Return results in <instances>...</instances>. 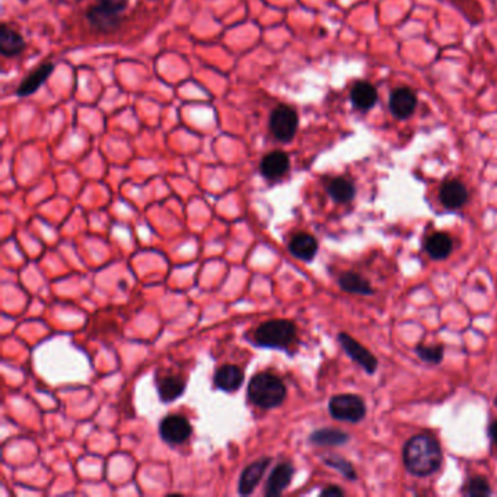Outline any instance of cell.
Returning <instances> with one entry per match:
<instances>
[{"label": "cell", "instance_id": "obj_1", "mask_svg": "<svg viewBox=\"0 0 497 497\" xmlns=\"http://www.w3.org/2000/svg\"><path fill=\"white\" fill-rule=\"evenodd\" d=\"M402 458L410 473L425 477L439 468L442 450L439 443L429 434H417L404 446Z\"/></svg>", "mask_w": 497, "mask_h": 497}, {"label": "cell", "instance_id": "obj_2", "mask_svg": "<svg viewBox=\"0 0 497 497\" xmlns=\"http://www.w3.org/2000/svg\"><path fill=\"white\" fill-rule=\"evenodd\" d=\"M286 393L283 381L269 372L254 375L248 384V397L261 409L278 407L285 401Z\"/></svg>", "mask_w": 497, "mask_h": 497}, {"label": "cell", "instance_id": "obj_3", "mask_svg": "<svg viewBox=\"0 0 497 497\" xmlns=\"http://www.w3.org/2000/svg\"><path fill=\"white\" fill-rule=\"evenodd\" d=\"M127 0H97L86 10V19L98 33L110 34L121 25Z\"/></svg>", "mask_w": 497, "mask_h": 497}, {"label": "cell", "instance_id": "obj_4", "mask_svg": "<svg viewBox=\"0 0 497 497\" xmlns=\"http://www.w3.org/2000/svg\"><path fill=\"white\" fill-rule=\"evenodd\" d=\"M297 337V325L289 320L262 322L254 331V340L264 347H285Z\"/></svg>", "mask_w": 497, "mask_h": 497}, {"label": "cell", "instance_id": "obj_5", "mask_svg": "<svg viewBox=\"0 0 497 497\" xmlns=\"http://www.w3.org/2000/svg\"><path fill=\"white\" fill-rule=\"evenodd\" d=\"M269 126L278 142L287 143L297 134L299 126L298 113L289 105H278L270 114Z\"/></svg>", "mask_w": 497, "mask_h": 497}, {"label": "cell", "instance_id": "obj_6", "mask_svg": "<svg viewBox=\"0 0 497 497\" xmlns=\"http://www.w3.org/2000/svg\"><path fill=\"white\" fill-rule=\"evenodd\" d=\"M329 410L337 420L352 423L361 422L366 414V406L363 400L352 394L333 397L329 404Z\"/></svg>", "mask_w": 497, "mask_h": 497}, {"label": "cell", "instance_id": "obj_7", "mask_svg": "<svg viewBox=\"0 0 497 497\" xmlns=\"http://www.w3.org/2000/svg\"><path fill=\"white\" fill-rule=\"evenodd\" d=\"M159 433L165 442L171 445H180L191 436L193 427L185 417L171 414L161 422Z\"/></svg>", "mask_w": 497, "mask_h": 497}, {"label": "cell", "instance_id": "obj_8", "mask_svg": "<svg viewBox=\"0 0 497 497\" xmlns=\"http://www.w3.org/2000/svg\"><path fill=\"white\" fill-rule=\"evenodd\" d=\"M338 340L341 346L346 350V353L352 357L354 362L359 363L366 372L369 374H374L377 366H378V361L374 357L369 350H366L359 341H356L354 338H352L349 334L341 333L338 336Z\"/></svg>", "mask_w": 497, "mask_h": 497}, {"label": "cell", "instance_id": "obj_9", "mask_svg": "<svg viewBox=\"0 0 497 497\" xmlns=\"http://www.w3.org/2000/svg\"><path fill=\"white\" fill-rule=\"evenodd\" d=\"M417 105L416 92L410 88H397L390 97V110L397 118H409Z\"/></svg>", "mask_w": 497, "mask_h": 497}, {"label": "cell", "instance_id": "obj_10", "mask_svg": "<svg viewBox=\"0 0 497 497\" xmlns=\"http://www.w3.org/2000/svg\"><path fill=\"white\" fill-rule=\"evenodd\" d=\"M271 459L270 458H261L253 464L245 467V470L241 474L239 478V493L242 496H248L254 491V489L258 486V483L261 481L264 473L269 468Z\"/></svg>", "mask_w": 497, "mask_h": 497}, {"label": "cell", "instance_id": "obj_11", "mask_svg": "<svg viewBox=\"0 0 497 497\" xmlns=\"http://www.w3.org/2000/svg\"><path fill=\"white\" fill-rule=\"evenodd\" d=\"M289 166L290 161L287 155L282 150H273L262 158L260 171L267 180H277L287 173Z\"/></svg>", "mask_w": 497, "mask_h": 497}, {"label": "cell", "instance_id": "obj_12", "mask_svg": "<svg viewBox=\"0 0 497 497\" xmlns=\"http://www.w3.org/2000/svg\"><path fill=\"white\" fill-rule=\"evenodd\" d=\"M439 198L445 207L459 209L465 203H467L468 191H467V189H465V185L457 180L446 181L441 187Z\"/></svg>", "mask_w": 497, "mask_h": 497}, {"label": "cell", "instance_id": "obj_13", "mask_svg": "<svg viewBox=\"0 0 497 497\" xmlns=\"http://www.w3.org/2000/svg\"><path fill=\"white\" fill-rule=\"evenodd\" d=\"M244 382V372L235 365H223L216 370L214 384L226 393L238 391Z\"/></svg>", "mask_w": 497, "mask_h": 497}, {"label": "cell", "instance_id": "obj_14", "mask_svg": "<svg viewBox=\"0 0 497 497\" xmlns=\"http://www.w3.org/2000/svg\"><path fill=\"white\" fill-rule=\"evenodd\" d=\"M350 100L354 105V108L361 111H368L374 106L378 101V92L377 88L365 81L356 82L352 88L350 92Z\"/></svg>", "mask_w": 497, "mask_h": 497}, {"label": "cell", "instance_id": "obj_15", "mask_svg": "<svg viewBox=\"0 0 497 497\" xmlns=\"http://www.w3.org/2000/svg\"><path fill=\"white\" fill-rule=\"evenodd\" d=\"M293 473H294V470L290 464H287V462L278 464L277 467L271 471V474L267 480L266 494L270 497L281 496L287 489L290 480L293 477Z\"/></svg>", "mask_w": 497, "mask_h": 497}, {"label": "cell", "instance_id": "obj_16", "mask_svg": "<svg viewBox=\"0 0 497 497\" xmlns=\"http://www.w3.org/2000/svg\"><path fill=\"white\" fill-rule=\"evenodd\" d=\"M25 41L22 36L13 28L3 24L0 26V52L5 57L18 56L25 50Z\"/></svg>", "mask_w": 497, "mask_h": 497}, {"label": "cell", "instance_id": "obj_17", "mask_svg": "<svg viewBox=\"0 0 497 497\" xmlns=\"http://www.w3.org/2000/svg\"><path fill=\"white\" fill-rule=\"evenodd\" d=\"M54 65L53 63H44L40 66L37 70H34L31 74H28L22 84L19 85L17 95L18 97H29L33 95L36 90L40 89V86L49 79V76L53 73Z\"/></svg>", "mask_w": 497, "mask_h": 497}, {"label": "cell", "instance_id": "obj_18", "mask_svg": "<svg viewBox=\"0 0 497 497\" xmlns=\"http://www.w3.org/2000/svg\"><path fill=\"white\" fill-rule=\"evenodd\" d=\"M290 253L303 261H313L318 251L317 239L309 234H298L294 235L289 244Z\"/></svg>", "mask_w": 497, "mask_h": 497}, {"label": "cell", "instance_id": "obj_19", "mask_svg": "<svg viewBox=\"0 0 497 497\" xmlns=\"http://www.w3.org/2000/svg\"><path fill=\"white\" fill-rule=\"evenodd\" d=\"M185 382L175 375L165 377L158 382V394L164 402H173L184 394Z\"/></svg>", "mask_w": 497, "mask_h": 497}, {"label": "cell", "instance_id": "obj_20", "mask_svg": "<svg viewBox=\"0 0 497 497\" xmlns=\"http://www.w3.org/2000/svg\"><path fill=\"white\" fill-rule=\"evenodd\" d=\"M426 250L432 258L443 260L452 251V239L449 235L438 232V234H433L427 238Z\"/></svg>", "mask_w": 497, "mask_h": 497}, {"label": "cell", "instance_id": "obj_21", "mask_svg": "<svg viewBox=\"0 0 497 497\" xmlns=\"http://www.w3.org/2000/svg\"><path fill=\"white\" fill-rule=\"evenodd\" d=\"M329 194L337 203H349L354 198L356 189L352 181L346 178H334L327 187Z\"/></svg>", "mask_w": 497, "mask_h": 497}, {"label": "cell", "instance_id": "obj_22", "mask_svg": "<svg viewBox=\"0 0 497 497\" xmlns=\"http://www.w3.org/2000/svg\"><path fill=\"white\" fill-rule=\"evenodd\" d=\"M349 441V434L338 429H321L310 434V442L322 446H337Z\"/></svg>", "mask_w": 497, "mask_h": 497}, {"label": "cell", "instance_id": "obj_23", "mask_svg": "<svg viewBox=\"0 0 497 497\" xmlns=\"http://www.w3.org/2000/svg\"><path fill=\"white\" fill-rule=\"evenodd\" d=\"M341 289L350 292V293H357V294H372L374 290L370 287V283L359 274L354 273H346L340 277L338 281Z\"/></svg>", "mask_w": 497, "mask_h": 497}, {"label": "cell", "instance_id": "obj_24", "mask_svg": "<svg viewBox=\"0 0 497 497\" xmlns=\"http://www.w3.org/2000/svg\"><path fill=\"white\" fill-rule=\"evenodd\" d=\"M416 353L418 357L430 363H439L443 357V349L441 346H418Z\"/></svg>", "mask_w": 497, "mask_h": 497}, {"label": "cell", "instance_id": "obj_25", "mask_svg": "<svg viewBox=\"0 0 497 497\" xmlns=\"http://www.w3.org/2000/svg\"><path fill=\"white\" fill-rule=\"evenodd\" d=\"M490 493H491V490H490V486H489L486 478H481V477L473 478L467 486L468 496H489Z\"/></svg>", "mask_w": 497, "mask_h": 497}, {"label": "cell", "instance_id": "obj_26", "mask_svg": "<svg viewBox=\"0 0 497 497\" xmlns=\"http://www.w3.org/2000/svg\"><path fill=\"white\" fill-rule=\"evenodd\" d=\"M325 464L330 465V467L338 470L341 474H343L345 477L350 478V480H354L356 478V473L353 470L352 465L345 461V459H341V458H337V457H331V458H327L325 459Z\"/></svg>", "mask_w": 497, "mask_h": 497}, {"label": "cell", "instance_id": "obj_27", "mask_svg": "<svg viewBox=\"0 0 497 497\" xmlns=\"http://www.w3.org/2000/svg\"><path fill=\"white\" fill-rule=\"evenodd\" d=\"M343 494H345V491L341 489H338V487H336V486H330V487L324 489L321 491L322 497H341Z\"/></svg>", "mask_w": 497, "mask_h": 497}, {"label": "cell", "instance_id": "obj_28", "mask_svg": "<svg viewBox=\"0 0 497 497\" xmlns=\"http://www.w3.org/2000/svg\"><path fill=\"white\" fill-rule=\"evenodd\" d=\"M490 438L493 439V442L497 445V422L491 425L490 427Z\"/></svg>", "mask_w": 497, "mask_h": 497}, {"label": "cell", "instance_id": "obj_29", "mask_svg": "<svg viewBox=\"0 0 497 497\" xmlns=\"http://www.w3.org/2000/svg\"><path fill=\"white\" fill-rule=\"evenodd\" d=\"M494 404H496V407H497V397H496V400H494Z\"/></svg>", "mask_w": 497, "mask_h": 497}]
</instances>
